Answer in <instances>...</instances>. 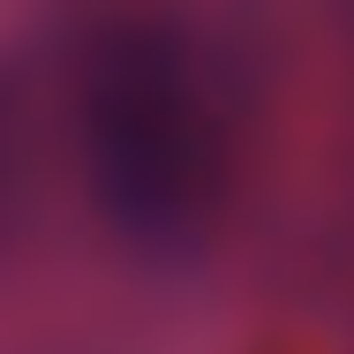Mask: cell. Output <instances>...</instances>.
Returning <instances> with one entry per match:
<instances>
[{"label":"cell","mask_w":354,"mask_h":354,"mask_svg":"<svg viewBox=\"0 0 354 354\" xmlns=\"http://www.w3.org/2000/svg\"><path fill=\"white\" fill-rule=\"evenodd\" d=\"M83 143L113 226L151 249L196 241L226 189V98L212 61L166 23L121 30L91 61Z\"/></svg>","instance_id":"obj_1"}]
</instances>
